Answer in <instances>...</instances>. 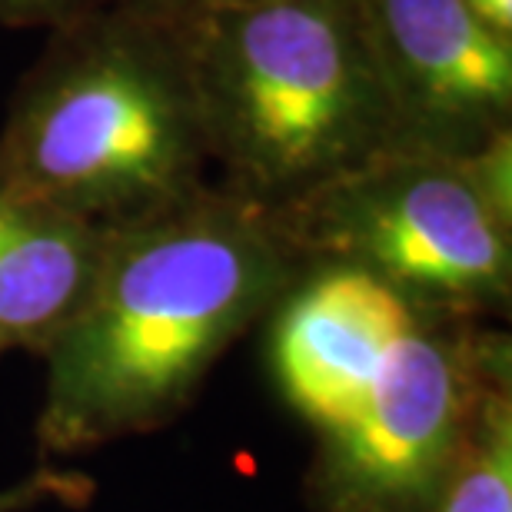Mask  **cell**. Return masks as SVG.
<instances>
[{"instance_id": "cell-1", "label": "cell", "mask_w": 512, "mask_h": 512, "mask_svg": "<svg viewBox=\"0 0 512 512\" xmlns=\"http://www.w3.org/2000/svg\"><path fill=\"white\" fill-rule=\"evenodd\" d=\"M306 270L276 220L223 187L104 227L94 283L44 353V456L150 433Z\"/></svg>"}, {"instance_id": "cell-2", "label": "cell", "mask_w": 512, "mask_h": 512, "mask_svg": "<svg viewBox=\"0 0 512 512\" xmlns=\"http://www.w3.org/2000/svg\"><path fill=\"white\" fill-rule=\"evenodd\" d=\"M173 27L223 190L270 217L396 150L360 0H243Z\"/></svg>"}, {"instance_id": "cell-3", "label": "cell", "mask_w": 512, "mask_h": 512, "mask_svg": "<svg viewBox=\"0 0 512 512\" xmlns=\"http://www.w3.org/2000/svg\"><path fill=\"white\" fill-rule=\"evenodd\" d=\"M177 27L104 7L60 27L0 133V187L117 227L207 187Z\"/></svg>"}, {"instance_id": "cell-4", "label": "cell", "mask_w": 512, "mask_h": 512, "mask_svg": "<svg viewBox=\"0 0 512 512\" xmlns=\"http://www.w3.org/2000/svg\"><path fill=\"white\" fill-rule=\"evenodd\" d=\"M273 220L306 266H353L419 310L483 320L509 306L512 223L463 157L383 153Z\"/></svg>"}, {"instance_id": "cell-5", "label": "cell", "mask_w": 512, "mask_h": 512, "mask_svg": "<svg viewBox=\"0 0 512 512\" xmlns=\"http://www.w3.org/2000/svg\"><path fill=\"white\" fill-rule=\"evenodd\" d=\"M509 370L506 333L416 310L330 426L316 433L320 512H419L483 389Z\"/></svg>"}, {"instance_id": "cell-6", "label": "cell", "mask_w": 512, "mask_h": 512, "mask_svg": "<svg viewBox=\"0 0 512 512\" xmlns=\"http://www.w3.org/2000/svg\"><path fill=\"white\" fill-rule=\"evenodd\" d=\"M396 150L466 157L512 130V37L466 0H360Z\"/></svg>"}, {"instance_id": "cell-7", "label": "cell", "mask_w": 512, "mask_h": 512, "mask_svg": "<svg viewBox=\"0 0 512 512\" xmlns=\"http://www.w3.org/2000/svg\"><path fill=\"white\" fill-rule=\"evenodd\" d=\"M104 227L0 187V343L44 356L94 283Z\"/></svg>"}, {"instance_id": "cell-8", "label": "cell", "mask_w": 512, "mask_h": 512, "mask_svg": "<svg viewBox=\"0 0 512 512\" xmlns=\"http://www.w3.org/2000/svg\"><path fill=\"white\" fill-rule=\"evenodd\" d=\"M419 512H512V380L483 389L443 479Z\"/></svg>"}, {"instance_id": "cell-9", "label": "cell", "mask_w": 512, "mask_h": 512, "mask_svg": "<svg viewBox=\"0 0 512 512\" xmlns=\"http://www.w3.org/2000/svg\"><path fill=\"white\" fill-rule=\"evenodd\" d=\"M94 496V479L60 466H40L20 483L0 489V512H34L44 506H84Z\"/></svg>"}, {"instance_id": "cell-10", "label": "cell", "mask_w": 512, "mask_h": 512, "mask_svg": "<svg viewBox=\"0 0 512 512\" xmlns=\"http://www.w3.org/2000/svg\"><path fill=\"white\" fill-rule=\"evenodd\" d=\"M110 4L114 0H0V24H14V27L44 24L60 30Z\"/></svg>"}, {"instance_id": "cell-11", "label": "cell", "mask_w": 512, "mask_h": 512, "mask_svg": "<svg viewBox=\"0 0 512 512\" xmlns=\"http://www.w3.org/2000/svg\"><path fill=\"white\" fill-rule=\"evenodd\" d=\"M230 4H243V0H114V7L163 20V24H180V20H190L197 14H207V10L230 7Z\"/></svg>"}, {"instance_id": "cell-12", "label": "cell", "mask_w": 512, "mask_h": 512, "mask_svg": "<svg viewBox=\"0 0 512 512\" xmlns=\"http://www.w3.org/2000/svg\"><path fill=\"white\" fill-rule=\"evenodd\" d=\"M496 34L512 37V0H466Z\"/></svg>"}, {"instance_id": "cell-13", "label": "cell", "mask_w": 512, "mask_h": 512, "mask_svg": "<svg viewBox=\"0 0 512 512\" xmlns=\"http://www.w3.org/2000/svg\"><path fill=\"white\" fill-rule=\"evenodd\" d=\"M4 353H7V346H4V343H0V356H4Z\"/></svg>"}]
</instances>
